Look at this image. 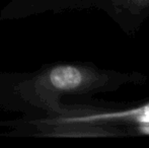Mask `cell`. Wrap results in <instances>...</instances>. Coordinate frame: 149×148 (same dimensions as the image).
Returning <instances> with one entry per match:
<instances>
[{"label": "cell", "instance_id": "6da1fadb", "mask_svg": "<svg viewBox=\"0 0 149 148\" xmlns=\"http://www.w3.org/2000/svg\"><path fill=\"white\" fill-rule=\"evenodd\" d=\"M82 74L72 66H60L50 74L51 83L59 89H73L82 82Z\"/></svg>", "mask_w": 149, "mask_h": 148}, {"label": "cell", "instance_id": "7a4b0ae2", "mask_svg": "<svg viewBox=\"0 0 149 148\" xmlns=\"http://www.w3.org/2000/svg\"><path fill=\"white\" fill-rule=\"evenodd\" d=\"M135 118L137 121L145 126H149V106L142 109H137L135 111H129L125 113H116V114H107L102 116H96L95 119H114V118Z\"/></svg>", "mask_w": 149, "mask_h": 148}]
</instances>
